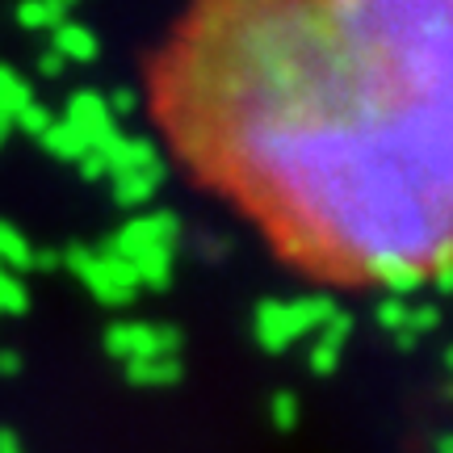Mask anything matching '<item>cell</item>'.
Segmentation results:
<instances>
[{
    "mask_svg": "<svg viewBox=\"0 0 453 453\" xmlns=\"http://www.w3.org/2000/svg\"><path fill=\"white\" fill-rule=\"evenodd\" d=\"M143 110L307 281L453 290V0H180Z\"/></svg>",
    "mask_w": 453,
    "mask_h": 453,
    "instance_id": "6da1fadb",
    "label": "cell"
},
{
    "mask_svg": "<svg viewBox=\"0 0 453 453\" xmlns=\"http://www.w3.org/2000/svg\"><path fill=\"white\" fill-rule=\"evenodd\" d=\"M273 420H277V428H290V424L298 420V407H294L290 395H281V399L273 403Z\"/></svg>",
    "mask_w": 453,
    "mask_h": 453,
    "instance_id": "7a4b0ae2",
    "label": "cell"
},
{
    "mask_svg": "<svg viewBox=\"0 0 453 453\" xmlns=\"http://www.w3.org/2000/svg\"><path fill=\"white\" fill-rule=\"evenodd\" d=\"M134 378H147V382H164V378H177L173 365H139V370H130Z\"/></svg>",
    "mask_w": 453,
    "mask_h": 453,
    "instance_id": "3957f363",
    "label": "cell"
},
{
    "mask_svg": "<svg viewBox=\"0 0 453 453\" xmlns=\"http://www.w3.org/2000/svg\"><path fill=\"white\" fill-rule=\"evenodd\" d=\"M0 453H21V441H17L9 428H0Z\"/></svg>",
    "mask_w": 453,
    "mask_h": 453,
    "instance_id": "277c9868",
    "label": "cell"
},
{
    "mask_svg": "<svg viewBox=\"0 0 453 453\" xmlns=\"http://www.w3.org/2000/svg\"><path fill=\"white\" fill-rule=\"evenodd\" d=\"M0 373H17V357L13 353H0Z\"/></svg>",
    "mask_w": 453,
    "mask_h": 453,
    "instance_id": "5b68a950",
    "label": "cell"
},
{
    "mask_svg": "<svg viewBox=\"0 0 453 453\" xmlns=\"http://www.w3.org/2000/svg\"><path fill=\"white\" fill-rule=\"evenodd\" d=\"M441 453H453V437H445V441H441Z\"/></svg>",
    "mask_w": 453,
    "mask_h": 453,
    "instance_id": "8992f818",
    "label": "cell"
}]
</instances>
